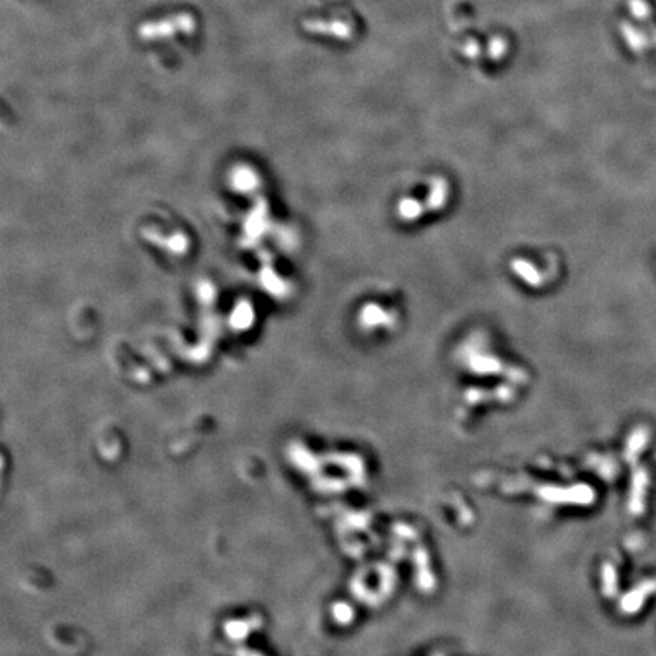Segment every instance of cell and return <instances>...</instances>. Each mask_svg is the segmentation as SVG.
I'll use <instances>...</instances> for the list:
<instances>
[{"instance_id": "1", "label": "cell", "mask_w": 656, "mask_h": 656, "mask_svg": "<svg viewBox=\"0 0 656 656\" xmlns=\"http://www.w3.org/2000/svg\"><path fill=\"white\" fill-rule=\"evenodd\" d=\"M635 483H637V495H634V512L635 514H639L641 512V509H643V494L646 491V483H647V477H646V472L643 474V472H639L637 480H635Z\"/></svg>"}]
</instances>
